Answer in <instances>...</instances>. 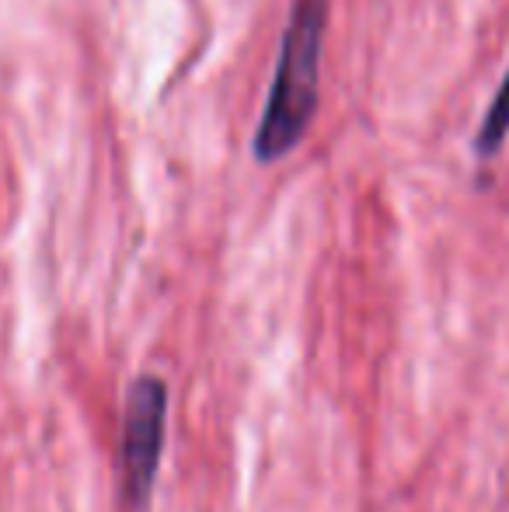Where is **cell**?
Instances as JSON below:
<instances>
[{"label": "cell", "mask_w": 509, "mask_h": 512, "mask_svg": "<svg viewBox=\"0 0 509 512\" xmlns=\"http://www.w3.org/2000/svg\"><path fill=\"white\" fill-rule=\"evenodd\" d=\"M328 0H297L279 39V60L262 119L255 126L252 154L258 164L286 157L311 126L321 91V56H325Z\"/></svg>", "instance_id": "6da1fadb"}, {"label": "cell", "mask_w": 509, "mask_h": 512, "mask_svg": "<svg viewBox=\"0 0 509 512\" xmlns=\"http://www.w3.org/2000/svg\"><path fill=\"white\" fill-rule=\"evenodd\" d=\"M164 422H168V384L154 373H143L129 384L123 408V488L133 509L147 506L154 492L164 450Z\"/></svg>", "instance_id": "7a4b0ae2"}, {"label": "cell", "mask_w": 509, "mask_h": 512, "mask_svg": "<svg viewBox=\"0 0 509 512\" xmlns=\"http://www.w3.org/2000/svg\"><path fill=\"white\" fill-rule=\"evenodd\" d=\"M506 136H509V67H506L503 81H499L496 95H492V105L485 108L482 122H478L475 154L478 157H492L506 143Z\"/></svg>", "instance_id": "3957f363"}]
</instances>
